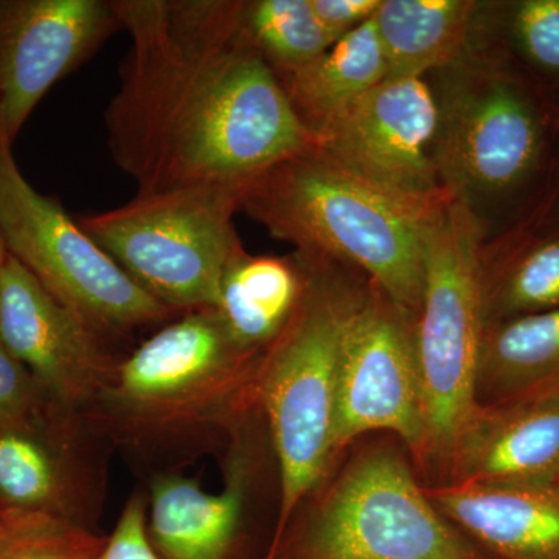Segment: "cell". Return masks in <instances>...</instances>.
I'll return each mask as SVG.
<instances>
[{
	"label": "cell",
	"mask_w": 559,
	"mask_h": 559,
	"mask_svg": "<svg viewBox=\"0 0 559 559\" xmlns=\"http://www.w3.org/2000/svg\"><path fill=\"white\" fill-rule=\"evenodd\" d=\"M484 300L487 322L491 312L513 319L559 307V240L528 252L510 271L500 289L487 294Z\"/></svg>",
	"instance_id": "cb8c5ba5"
},
{
	"label": "cell",
	"mask_w": 559,
	"mask_h": 559,
	"mask_svg": "<svg viewBox=\"0 0 559 559\" xmlns=\"http://www.w3.org/2000/svg\"><path fill=\"white\" fill-rule=\"evenodd\" d=\"M559 477V377L479 404L460 432L444 481L547 484Z\"/></svg>",
	"instance_id": "9a60e30c"
},
{
	"label": "cell",
	"mask_w": 559,
	"mask_h": 559,
	"mask_svg": "<svg viewBox=\"0 0 559 559\" xmlns=\"http://www.w3.org/2000/svg\"><path fill=\"white\" fill-rule=\"evenodd\" d=\"M224 485L212 492L175 473L151 481L146 530L162 559H231L240 539L259 457L248 419L229 437Z\"/></svg>",
	"instance_id": "2e32d148"
},
{
	"label": "cell",
	"mask_w": 559,
	"mask_h": 559,
	"mask_svg": "<svg viewBox=\"0 0 559 559\" xmlns=\"http://www.w3.org/2000/svg\"><path fill=\"white\" fill-rule=\"evenodd\" d=\"M108 536L40 514L7 511L0 522V559H100Z\"/></svg>",
	"instance_id": "603a6c76"
},
{
	"label": "cell",
	"mask_w": 559,
	"mask_h": 559,
	"mask_svg": "<svg viewBox=\"0 0 559 559\" xmlns=\"http://www.w3.org/2000/svg\"><path fill=\"white\" fill-rule=\"evenodd\" d=\"M0 230L10 255L105 340L180 316L121 270L60 202L33 189L5 146H0Z\"/></svg>",
	"instance_id": "ba28073f"
},
{
	"label": "cell",
	"mask_w": 559,
	"mask_h": 559,
	"mask_svg": "<svg viewBox=\"0 0 559 559\" xmlns=\"http://www.w3.org/2000/svg\"><path fill=\"white\" fill-rule=\"evenodd\" d=\"M146 518L148 502L145 496L135 492L124 503L100 559H162L151 546Z\"/></svg>",
	"instance_id": "4316f807"
},
{
	"label": "cell",
	"mask_w": 559,
	"mask_h": 559,
	"mask_svg": "<svg viewBox=\"0 0 559 559\" xmlns=\"http://www.w3.org/2000/svg\"><path fill=\"white\" fill-rule=\"evenodd\" d=\"M277 76L314 139L320 128L389 79L374 21L342 36L304 68Z\"/></svg>",
	"instance_id": "d6986e66"
},
{
	"label": "cell",
	"mask_w": 559,
	"mask_h": 559,
	"mask_svg": "<svg viewBox=\"0 0 559 559\" xmlns=\"http://www.w3.org/2000/svg\"><path fill=\"white\" fill-rule=\"evenodd\" d=\"M98 441L81 412L55 400L0 423V509L90 528L105 487Z\"/></svg>",
	"instance_id": "7c38bea8"
},
{
	"label": "cell",
	"mask_w": 559,
	"mask_h": 559,
	"mask_svg": "<svg viewBox=\"0 0 559 559\" xmlns=\"http://www.w3.org/2000/svg\"><path fill=\"white\" fill-rule=\"evenodd\" d=\"M299 260L304 293L285 329L263 349L257 374V409L280 477L277 527L266 559L333 465L341 333L355 294L334 277V263Z\"/></svg>",
	"instance_id": "277c9868"
},
{
	"label": "cell",
	"mask_w": 559,
	"mask_h": 559,
	"mask_svg": "<svg viewBox=\"0 0 559 559\" xmlns=\"http://www.w3.org/2000/svg\"><path fill=\"white\" fill-rule=\"evenodd\" d=\"M439 207L401 201L314 146L249 180L241 200L242 212L301 259L348 261L366 272L412 329L421 310L426 226Z\"/></svg>",
	"instance_id": "3957f363"
},
{
	"label": "cell",
	"mask_w": 559,
	"mask_h": 559,
	"mask_svg": "<svg viewBox=\"0 0 559 559\" xmlns=\"http://www.w3.org/2000/svg\"><path fill=\"white\" fill-rule=\"evenodd\" d=\"M477 11L471 0H382L373 21L389 79H425L468 57Z\"/></svg>",
	"instance_id": "ac0fdd59"
},
{
	"label": "cell",
	"mask_w": 559,
	"mask_h": 559,
	"mask_svg": "<svg viewBox=\"0 0 559 559\" xmlns=\"http://www.w3.org/2000/svg\"><path fill=\"white\" fill-rule=\"evenodd\" d=\"M117 28L112 0H0V146Z\"/></svg>",
	"instance_id": "4fadbf2b"
},
{
	"label": "cell",
	"mask_w": 559,
	"mask_h": 559,
	"mask_svg": "<svg viewBox=\"0 0 559 559\" xmlns=\"http://www.w3.org/2000/svg\"><path fill=\"white\" fill-rule=\"evenodd\" d=\"M245 187L207 183L138 193L76 223L165 307L180 314L216 308L224 274L245 250L234 226Z\"/></svg>",
	"instance_id": "8992f818"
},
{
	"label": "cell",
	"mask_w": 559,
	"mask_h": 559,
	"mask_svg": "<svg viewBox=\"0 0 559 559\" xmlns=\"http://www.w3.org/2000/svg\"><path fill=\"white\" fill-rule=\"evenodd\" d=\"M5 513H7L5 510L0 509V522H2L3 516H5Z\"/></svg>",
	"instance_id": "f546056e"
},
{
	"label": "cell",
	"mask_w": 559,
	"mask_h": 559,
	"mask_svg": "<svg viewBox=\"0 0 559 559\" xmlns=\"http://www.w3.org/2000/svg\"><path fill=\"white\" fill-rule=\"evenodd\" d=\"M555 377H559V307L488 323L477 404L509 399Z\"/></svg>",
	"instance_id": "44dd1931"
},
{
	"label": "cell",
	"mask_w": 559,
	"mask_h": 559,
	"mask_svg": "<svg viewBox=\"0 0 559 559\" xmlns=\"http://www.w3.org/2000/svg\"><path fill=\"white\" fill-rule=\"evenodd\" d=\"M270 559H484L407 460L371 448L345 466Z\"/></svg>",
	"instance_id": "52a82bcc"
},
{
	"label": "cell",
	"mask_w": 559,
	"mask_h": 559,
	"mask_svg": "<svg viewBox=\"0 0 559 559\" xmlns=\"http://www.w3.org/2000/svg\"><path fill=\"white\" fill-rule=\"evenodd\" d=\"M131 49L105 112L138 193L241 186L314 139L246 28L238 0H112Z\"/></svg>",
	"instance_id": "6da1fadb"
},
{
	"label": "cell",
	"mask_w": 559,
	"mask_h": 559,
	"mask_svg": "<svg viewBox=\"0 0 559 559\" xmlns=\"http://www.w3.org/2000/svg\"><path fill=\"white\" fill-rule=\"evenodd\" d=\"M50 400L31 370L0 342V423L31 414Z\"/></svg>",
	"instance_id": "484cf974"
},
{
	"label": "cell",
	"mask_w": 559,
	"mask_h": 559,
	"mask_svg": "<svg viewBox=\"0 0 559 559\" xmlns=\"http://www.w3.org/2000/svg\"><path fill=\"white\" fill-rule=\"evenodd\" d=\"M261 355L230 336L215 308L183 312L117 360L83 417L103 440L139 451L230 437L257 409Z\"/></svg>",
	"instance_id": "7a4b0ae2"
},
{
	"label": "cell",
	"mask_w": 559,
	"mask_h": 559,
	"mask_svg": "<svg viewBox=\"0 0 559 559\" xmlns=\"http://www.w3.org/2000/svg\"><path fill=\"white\" fill-rule=\"evenodd\" d=\"M304 286L299 257H253L241 250L224 274L215 310L242 348L261 352L285 329Z\"/></svg>",
	"instance_id": "ffe728a7"
},
{
	"label": "cell",
	"mask_w": 559,
	"mask_h": 559,
	"mask_svg": "<svg viewBox=\"0 0 559 559\" xmlns=\"http://www.w3.org/2000/svg\"><path fill=\"white\" fill-rule=\"evenodd\" d=\"M9 250H7L5 240H3L2 230H0V283H2L3 267L9 260Z\"/></svg>",
	"instance_id": "f1b7e54d"
},
{
	"label": "cell",
	"mask_w": 559,
	"mask_h": 559,
	"mask_svg": "<svg viewBox=\"0 0 559 559\" xmlns=\"http://www.w3.org/2000/svg\"><path fill=\"white\" fill-rule=\"evenodd\" d=\"M0 342L62 406L84 409L116 367L105 337L9 255L0 283Z\"/></svg>",
	"instance_id": "5bb4252c"
},
{
	"label": "cell",
	"mask_w": 559,
	"mask_h": 559,
	"mask_svg": "<svg viewBox=\"0 0 559 559\" xmlns=\"http://www.w3.org/2000/svg\"><path fill=\"white\" fill-rule=\"evenodd\" d=\"M511 33L532 64L559 73V0H524L511 16Z\"/></svg>",
	"instance_id": "d4e9b609"
},
{
	"label": "cell",
	"mask_w": 559,
	"mask_h": 559,
	"mask_svg": "<svg viewBox=\"0 0 559 559\" xmlns=\"http://www.w3.org/2000/svg\"><path fill=\"white\" fill-rule=\"evenodd\" d=\"M389 430L415 460L423 452V399L414 329L373 283L353 294L337 364L334 459L371 432Z\"/></svg>",
	"instance_id": "30bf717a"
},
{
	"label": "cell",
	"mask_w": 559,
	"mask_h": 559,
	"mask_svg": "<svg viewBox=\"0 0 559 559\" xmlns=\"http://www.w3.org/2000/svg\"><path fill=\"white\" fill-rule=\"evenodd\" d=\"M437 127L439 106L426 79H388L320 128L312 146L364 182L436 209L450 200L433 160Z\"/></svg>",
	"instance_id": "8fae6325"
},
{
	"label": "cell",
	"mask_w": 559,
	"mask_h": 559,
	"mask_svg": "<svg viewBox=\"0 0 559 559\" xmlns=\"http://www.w3.org/2000/svg\"><path fill=\"white\" fill-rule=\"evenodd\" d=\"M245 21L250 38L275 75L304 68L334 44L311 0L246 2Z\"/></svg>",
	"instance_id": "7402d4cb"
},
{
	"label": "cell",
	"mask_w": 559,
	"mask_h": 559,
	"mask_svg": "<svg viewBox=\"0 0 559 559\" xmlns=\"http://www.w3.org/2000/svg\"><path fill=\"white\" fill-rule=\"evenodd\" d=\"M557 481H558V484H559V477H558V480H557Z\"/></svg>",
	"instance_id": "4dcf8cb0"
},
{
	"label": "cell",
	"mask_w": 559,
	"mask_h": 559,
	"mask_svg": "<svg viewBox=\"0 0 559 559\" xmlns=\"http://www.w3.org/2000/svg\"><path fill=\"white\" fill-rule=\"evenodd\" d=\"M468 57L447 69L440 94L433 91V160L444 191L474 212L477 201L506 193L535 168L540 124L516 87Z\"/></svg>",
	"instance_id": "9c48e42d"
},
{
	"label": "cell",
	"mask_w": 559,
	"mask_h": 559,
	"mask_svg": "<svg viewBox=\"0 0 559 559\" xmlns=\"http://www.w3.org/2000/svg\"><path fill=\"white\" fill-rule=\"evenodd\" d=\"M440 513L499 559H559V484L444 481L425 487Z\"/></svg>",
	"instance_id": "e0dca14e"
},
{
	"label": "cell",
	"mask_w": 559,
	"mask_h": 559,
	"mask_svg": "<svg viewBox=\"0 0 559 559\" xmlns=\"http://www.w3.org/2000/svg\"><path fill=\"white\" fill-rule=\"evenodd\" d=\"M382 0H311L325 31L336 43L342 36L373 20Z\"/></svg>",
	"instance_id": "83f0119b"
},
{
	"label": "cell",
	"mask_w": 559,
	"mask_h": 559,
	"mask_svg": "<svg viewBox=\"0 0 559 559\" xmlns=\"http://www.w3.org/2000/svg\"><path fill=\"white\" fill-rule=\"evenodd\" d=\"M479 216L457 200L430 215L421 310L414 329L423 399L419 465L444 480L460 432L477 406L487 318Z\"/></svg>",
	"instance_id": "5b68a950"
}]
</instances>
